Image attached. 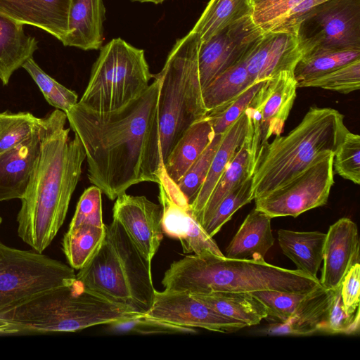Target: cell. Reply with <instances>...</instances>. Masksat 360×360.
<instances>
[{
	"label": "cell",
	"instance_id": "cell-1",
	"mask_svg": "<svg viewBox=\"0 0 360 360\" xmlns=\"http://www.w3.org/2000/svg\"><path fill=\"white\" fill-rule=\"evenodd\" d=\"M153 79L120 109L98 112L77 102L65 112L84 150L89 181L111 200L133 185L159 182V82Z\"/></svg>",
	"mask_w": 360,
	"mask_h": 360
},
{
	"label": "cell",
	"instance_id": "cell-2",
	"mask_svg": "<svg viewBox=\"0 0 360 360\" xmlns=\"http://www.w3.org/2000/svg\"><path fill=\"white\" fill-rule=\"evenodd\" d=\"M66 113L56 109L39 120L41 148L17 216L18 236L42 253L63 224L86 159L79 138L69 136Z\"/></svg>",
	"mask_w": 360,
	"mask_h": 360
},
{
	"label": "cell",
	"instance_id": "cell-3",
	"mask_svg": "<svg viewBox=\"0 0 360 360\" xmlns=\"http://www.w3.org/2000/svg\"><path fill=\"white\" fill-rule=\"evenodd\" d=\"M162 285L166 290L192 295L217 291L308 292L322 286L318 278L297 269L282 268L264 259H233L210 252L172 262Z\"/></svg>",
	"mask_w": 360,
	"mask_h": 360
},
{
	"label": "cell",
	"instance_id": "cell-4",
	"mask_svg": "<svg viewBox=\"0 0 360 360\" xmlns=\"http://www.w3.org/2000/svg\"><path fill=\"white\" fill-rule=\"evenodd\" d=\"M348 131L344 115L338 110L310 107L288 134L274 137L258 150L252 176L255 199L284 185L314 162L335 153Z\"/></svg>",
	"mask_w": 360,
	"mask_h": 360
},
{
	"label": "cell",
	"instance_id": "cell-5",
	"mask_svg": "<svg viewBox=\"0 0 360 360\" xmlns=\"http://www.w3.org/2000/svg\"><path fill=\"white\" fill-rule=\"evenodd\" d=\"M143 315L91 291L75 278L4 313L0 329L1 335L75 332Z\"/></svg>",
	"mask_w": 360,
	"mask_h": 360
},
{
	"label": "cell",
	"instance_id": "cell-6",
	"mask_svg": "<svg viewBox=\"0 0 360 360\" xmlns=\"http://www.w3.org/2000/svg\"><path fill=\"white\" fill-rule=\"evenodd\" d=\"M147 260L115 220L106 225L97 252L76 274L88 289L114 302L145 314L155 289Z\"/></svg>",
	"mask_w": 360,
	"mask_h": 360
},
{
	"label": "cell",
	"instance_id": "cell-7",
	"mask_svg": "<svg viewBox=\"0 0 360 360\" xmlns=\"http://www.w3.org/2000/svg\"><path fill=\"white\" fill-rule=\"evenodd\" d=\"M201 41L190 31L176 40L161 71L153 75L159 82L158 120L162 165L179 139L207 111L202 99L198 73Z\"/></svg>",
	"mask_w": 360,
	"mask_h": 360
},
{
	"label": "cell",
	"instance_id": "cell-8",
	"mask_svg": "<svg viewBox=\"0 0 360 360\" xmlns=\"http://www.w3.org/2000/svg\"><path fill=\"white\" fill-rule=\"evenodd\" d=\"M152 78L144 51L112 39L100 49L78 103L98 112L120 109L139 97Z\"/></svg>",
	"mask_w": 360,
	"mask_h": 360
},
{
	"label": "cell",
	"instance_id": "cell-9",
	"mask_svg": "<svg viewBox=\"0 0 360 360\" xmlns=\"http://www.w3.org/2000/svg\"><path fill=\"white\" fill-rule=\"evenodd\" d=\"M76 278L70 265L0 241V317L6 311ZM0 335L1 329H0Z\"/></svg>",
	"mask_w": 360,
	"mask_h": 360
},
{
	"label": "cell",
	"instance_id": "cell-10",
	"mask_svg": "<svg viewBox=\"0 0 360 360\" xmlns=\"http://www.w3.org/2000/svg\"><path fill=\"white\" fill-rule=\"evenodd\" d=\"M296 25L304 56L360 51V0H328L309 11Z\"/></svg>",
	"mask_w": 360,
	"mask_h": 360
},
{
	"label": "cell",
	"instance_id": "cell-11",
	"mask_svg": "<svg viewBox=\"0 0 360 360\" xmlns=\"http://www.w3.org/2000/svg\"><path fill=\"white\" fill-rule=\"evenodd\" d=\"M334 155L331 153L314 162L284 185L255 199V208L272 219L297 217L309 210L325 205L334 184Z\"/></svg>",
	"mask_w": 360,
	"mask_h": 360
},
{
	"label": "cell",
	"instance_id": "cell-12",
	"mask_svg": "<svg viewBox=\"0 0 360 360\" xmlns=\"http://www.w3.org/2000/svg\"><path fill=\"white\" fill-rule=\"evenodd\" d=\"M158 184V199L162 209L163 233L178 239L184 253L199 255L210 252L218 256H225L213 238L198 221L187 199L176 184L168 176L163 165Z\"/></svg>",
	"mask_w": 360,
	"mask_h": 360
},
{
	"label": "cell",
	"instance_id": "cell-13",
	"mask_svg": "<svg viewBox=\"0 0 360 360\" xmlns=\"http://www.w3.org/2000/svg\"><path fill=\"white\" fill-rule=\"evenodd\" d=\"M297 88L294 71L281 72L265 79L245 110L252 120L259 149L271 137L280 136L283 132Z\"/></svg>",
	"mask_w": 360,
	"mask_h": 360
},
{
	"label": "cell",
	"instance_id": "cell-14",
	"mask_svg": "<svg viewBox=\"0 0 360 360\" xmlns=\"http://www.w3.org/2000/svg\"><path fill=\"white\" fill-rule=\"evenodd\" d=\"M263 32L255 23L252 15H249L201 42L198 63L202 90L217 76L240 62Z\"/></svg>",
	"mask_w": 360,
	"mask_h": 360
},
{
	"label": "cell",
	"instance_id": "cell-15",
	"mask_svg": "<svg viewBox=\"0 0 360 360\" xmlns=\"http://www.w3.org/2000/svg\"><path fill=\"white\" fill-rule=\"evenodd\" d=\"M144 315L177 326L220 333H233L246 327L221 316L191 294L166 290H155L152 306Z\"/></svg>",
	"mask_w": 360,
	"mask_h": 360
},
{
	"label": "cell",
	"instance_id": "cell-16",
	"mask_svg": "<svg viewBox=\"0 0 360 360\" xmlns=\"http://www.w3.org/2000/svg\"><path fill=\"white\" fill-rule=\"evenodd\" d=\"M297 25L263 32L242 60L254 81L283 71H294L304 56Z\"/></svg>",
	"mask_w": 360,
	"mask_h": 360
},
{
	"label": "cell",
	"instance_id": "cell-17",
	"mask_svg": "<svg viewBox=\"0 0 360 360\" xmlns=\"http://www.w3.org/2000/svg\"><path fill=\"white\" fill-rule=\"evenodd\" d=\"M162 209L144 195L126 193L115 199L112 219L122 227L139 251L151 262L163 238Z\"/></svg>",
	"mask_w": 360,
	"mask_h": 360
},
{
	"label": "cell",
	"instance_id": "cell-18",
	"mask_svg": "<svg viewBox=\"0 0 360 360\" xmlns=\"http://www.w3.org/2000/svg\"><path fill=\"white\" fill-rule=\"evenodd\" d=\"M359 238L356 224L343 217L330 225L326 233L321 285L333 290L341 285L349 270L359 263Z\"/></svg>",
	"mask_w": 360,
	"mask_h": 360
},
{
	"label": "cell",
	"instance_id": "cell-19",
	"mask_svg": "<svg viewBox=\"0 0 360 360\" xmlns=\"http://www.w3.org/2000/svg\"><path fill=\"white\" fill-rule=\"evenodd\" d=\"M70 0H0V13L40 28L63 42L69 33Z\"/></svg>",
	"mask_w": 360,
	"mask_h": 360
},
{
	"label": "cell",
	"instance_id": "cell-20",
	"mask_svg": "<svg viewBox=\"0 0 360 360\" xmlns=\"http://www.w3.org/2000/svg\"><path fill=\"white\" fill-rule=\"evenodd\" d=\"M39 129L19 145L0 153V202L23 197L40 153Z\"/></svg>",
	"mask_w": 360,
	"mask_h": 360
},
{
	"label": "cell",
	"instance_id": "cell-21",
	"mask_svg": "<svg viewBox=\"0 0 360 360\" xmlns=\"http://www.w3.org/2000/svg\"><path fill=\"white\" fill-rule=\"evenodd\" d=\"M105 13L103 0H70L69 33L62 44L84 51L100 49L103 41Z\"/></svg>",
	"mask_w": 360,
	"mask_h": 360
},
{
	"label": "cell",
	"instance_id": "cell-22",
	"mask_svg": "<svg viewBox=\"0 0 360 360\" xmlns=\"http://www.w3.org/2000/svg\"><path fill=\"white\" fill-rule=\"evenodd\" d=\"M251 127V119L244 112L224 133L205 179L190 205L195 218L205 207L219 179L249 134Z\"/></svg>",
	"mask_w": 360,
	"mask_h": 360
},
{
	"label": "cell",
	"instance_id": "cell-23",
	"mask_svg": "<svg viewBox=\"0 0 360 360\" xmlns=\"http://www.w3.org/2000/svg\"><path fill=\"white\" fill-rule=\"evenodd\" d=\"M258 149L257 136L252 122L249 134L221 176L205 207L196 217V219L202 227L209 219L221 200L236 186L252 176Z\"/></svg>",
	"mask_w": 360,
	"mask_h": 360
},
{
	"label": "cell",
	"instance_id": "cell-24",
	"mask_svg": "<svg viewBox=\"0 0 360 360\" xmlns=\"http://www.w3.org/2000/svg\"><path fill=\"white\" fill-rule=\"evenodd\" d=\"M271 218L255 207L245 217L229 243L225 257L233 259H264L275 239Z\"/></svg>",
	"mask_w": 360,
	"mask_h": 360
},
{
	"label": "cell",
	"instance_id": "cell-25",
	"mask_svg": "<svg viewBox=\"0 0 360 360\" xmlns=\"http://www.w3.org/2000/svg\"><path fill=\"white\" fill-rule=\"evenodd\" d=\"M37 49L38 41L25 34L23 25L0 13V79L4 85Z\"/></svg>",
	"mask_w": 360,
	"mask_h": 360
},
{
	"label": "cell",
	"instance_id": "cell-26",
	"mask_svg": "<svg viewBox=\"0 0 360 360\" xmlns=\"http://www.w3.org/2000/svg\"><path fill=\"white\" fill-rule=\"evenodd\" d=\"M335 289L329 290L321 286L314 290L292 317L284 323L271 324L268 333L274 335H309L321 332Z\"/></svg>",
	"mask_w": 360,
	"mask_h": 360
},
{
	"label": "cell",
	"instance_id": "cell-27",
	"mask_svg": "<svg viewBox=\"0 0 360 360\" xmlns=\"http://www.w3.org/2000/svg\"><path fill=\"white\" fill-rule=\"evenodd\" d=\"M214 136L212 124L206 116L192 124L176 142L163 164L168 176L176 184Z\"/></svg>",
	"mask_w": 360,
	"mask_h": 360
},
{
	"label": "cell",
	"instance_id": "cell-28",
	"mask_svg": "<svg viewBox=\"0 0 360 360\" xmlns=\"http://www.w3.org/2000/svg\"><path fill=\"white\" fill-rule=\"evenodd\" d=\"M326 233L321 231H278V241L284 255L292 260L297 269L317 278L323 262Z\"/></svg>",
	"mask_w": 360,
	"mask_h": 360
},
{
	"label": "cell",
	"instance_id": "cell-29",
	"mask_svg": "<svg viewBox=\"0 0 360 360\" xmlns=\"http://www.w3.org/2000/svg\"><path fill=\"white\" fill-rule=\"evenodd\" d=\"M193 295L221 316L246 327L257 325L267 316L265 307L250 292L217 291Z\"/></svg>",
	"mask_w": 360,
	"mask_h": 360
},
{
	"label": "cell",
	"instance_id": "cell-30",
	"mask_svg": "<svg viewBox=\"0 0 360 360\" xmlns=\"http://www.w3.org/2000/svg\"><path fill=\"white\" fill-rule=\"evenodd\" d=\"M253 8L251 0H210L191 31L205 42L224 28L252 15Z\"/></svg>",
	"mask_w": 360,
	"mask_h": 360
},
{
	"label": "cell",
	"instance_id": "cell-31",
	"mask_svg": "<svg viewBox=\"0 0 360 360\" xmlns=\"http://www.w3.org/2000/svg\"><path fill=\"white\" fill-rule=\"evenodd\" d=\"M328 0H274L254 5L252 18L264 32L291 27L314 7Z\"/></svg>",
	"mask_w": 360,
	"mask_h": 360
},
{
	"label": "cell",
	"instance_id": "cell-32",
	"mask_svg": "<svg viewBox=\"0 0 360 360\" xmlns=\"http://www.w3.org/2000/svg\"><path fill=\"white\" fill-rule=\"evenodd\" d=\"M106 231L104 223L70 224L62 246L69 265L76 270L84 267L101 246Z\"/></svg>",
	"mask_w": 360,
	"mask_h": 360
},
{
	"label": "cell",
	"instance_id": "cell-33",
	"mask_svg": "<svg viewBox=\"0 0 360 360\" xmlns=\"http://www.w3.org/2000/svg\"><path fill=\"white\" fill-rule=\"evenodd\" d=\"M255 82L242 60L225 70L202 91L207 114L229 104Z\"/></svg>",
	"mask_w": 360,
	"mask_h": 360
},
{
	"label": "cell",
	"instance_id": "cell-34",
	"mask_svg": "<svg viewBox=\"0 0 360 360\" xmlns=\"http://www.w3.org/2000/svg\"><path fill=\"white\" fill-rule=\"evenodd\" d=\"M357 58H360V51H323L304 55L295 68V78L297 84L310 80Z\"/></svg>",
	"mask_w": 360,
	"mask_h": 360
},
{
	"label": "cell",
	"instance_id": "cell-35",
	"mask_svg": "<svg viewBox=\"0 0 360 360\" xmlns=\"http://www.w3.org/2000/svg\"><path fill=\"white\" fill-rule=\"evenodd\" d=\"M254 199L251 176L236 186L221 200L202 228L213 238L238 210Z\"/></svg>",
	"mask_w": 360,
	"mask_h": 360
},
{
	"label": "cell",
	"instance_id": "cell-36",
	"mask_svg": "<svg viewBox=\"0 0 360 360\" xmlns=\"http://www.w3.org/2000/svg\"><path fill=\"white\" fill-rule=\"evenodd\" d=\"M22 68L29 73L51 105L67 112L77 103V94L47 75L37 64L33 58L28 59Z\"/></svg>",
	"mask_w": 360,
	"mask_h": 360
},
{
	"label": "cell",
	"instance_id": "cell-37",
	"mask_svg": "<svg viewBox=\"0 0 360 360\" xmlns=\"http://www.w3.org/2000/svg\"><path fill=\"white\" fill-rule=\"evenodd\" d=\"M39 120L28 112L0 113V153L30 138L39 129Z\"/></svg>",
	"mask_w": 360,
	"mask_h": 360
},
{
	"label": "cell",
	"instance_id": "cell-38",
	"mask_svg": "<svg viewBox=\"0 0 360 360\" xmlns=\"http://www.w3.org/2000/svg\"><path fill=\"white\" fill-rule=\"evenodd\" d=\"M297 87H319L341 94L360 89V58L314 79L297 84Z\"/></svg>",
	"mask_w": 360,
	"mask_h": 360
},
{
	"label": "cell",
	"instance_id": "cell-39",
	"mask_svg": "<svg viewBox=\"0 0 360 360\" xmlns=\"http://www.w3.org/2000/svg\"><path fill=\"white\" fill-rule=\"evenodd\" d=\"M312 291L288 292L261 290L250 293L265 307L267 311L266 319H270L276 323H281L287 321L293 316L298 307Z\"/></svg>",
	"mask_w": 360,
	"mask_h": 360
},
{
	"label": "cell",
	"instance_id": "cell-40",
	"mask_svg": "<svg viewBox=\"0 0 360 360\" xmlns=\"http://www.w3.org/2000/svg\"><path fill=\"white\" fill-rule=\"evenodd\" d=\"M224 134H214L210 144L189 167L176 185L187 199L192 203L207 174L212 159L220 145Z\"/></svg>",
	"mask_w": 360,
	"mask_h": 360
},
{
	"label": "cell",
	"instance_id": "cell-41",
	"mask_svg": "<svg viewBox=\"0 0 360 360\" xmlns=\"http://www.w3.org/2000/svg\"><path fill=\"white\" fill-rule=\"evenodd\" d=\"M264 80L265 79L255 81L229 104L206 115L212 124L214 134H224L239 118L250 105Z\"/></svg>",
	"mask_w": 360,
	"mask_h": 360
},
{
	"label": "cell",
	"instance_id": "cell-42",
	"mask_svg": "<svg viewBox=\"0 0 360 360\" xmlns=\"http://www.w3.org/2000/svg\"><path fill=\"white\" fill-rule=\"evenodd\" d=\"M335 172L355 184H360V136L349 131L335 153Z\"/></svg>",
	"mask_w": 360,
	"mask_h": 360
},
{
	"label": "cell",
	"instance_id": "cell-43",
	"mask_svg": "<svg viewBox=\"0 0 360 360\" xmlns=\"http://www.w3.org/2000/svg\"><path fill=\"white\" fill-rule=\"evenodd\" d=\"M340 290L341 285L335 290L321 333L355 335L359 331V311L354 314L346 311Z\"/></svg>",
	"mask_w": 360,
	"mask_h": 360
},
{
	"label": "cell",
	"instance_id": "cell-44",
	"mask_svg": "<svg viewBox=\"0 0 360 360\" xmlns=\"http://www.w3.org/2000/svg\"><path fill=\"white\" fill-rule=\"evenodd\" d=\"M109 325L119 331L139 333H188L195 332L194 328L177 326L147 317L145 315L134 319L113 323Z\"/></svg>",
	"mask_w": 360,
	"mask_h": 360
},
{
	"label": "cell",
	"instance_id": "cell-45",
	"mask_svg": "<svg viewBox=\"0 0 360 360\" xmlns=\"http://www.w3.org/2000/svg\"><path fill=\"white\" fill-rule=\"evenodd\" d=\"M341 297L346 311H359L360 264H354L347 273L341 284Z\"/></svg>",
	"mask_w": 360,
	"mask_h": 360
},
{
	"label": "cell",
	"instance_id": "cell-46",
	"mask_svg": "<svg viewBox=\"0 0 360 360\" xmlns=\"http://www.w3.org/2000/svg\"><path fill=\"white\" fill-rule=\"evenodd\" d=\"M134 1H139L141 3H152L155 4H159L165 1V0H132Z\"/></svg>",
	"mask_w": 360,
	"mask_h": 360
},
{
	"label": "cell",
	"instance_id": "cell-47",
	"mask_svg": "<svg viewBox=\"0 0 360 360\" xmlns=\"http://www.w3.org/2000/svg\"><path fill=\"white\" fill-rule=\"evenodd\" d=\"M262 1V0H251L252 4V5H253V6H254L255 4H257V3L260 2V1Z\"/></svg>",
	"mask_w": 360,
	"mask_h": 360
},
{
	"label": "cell",
	"instance_id": "cell-48",
	"mask_svg": "<svg viewBox=\"0 0 360 360\" xmlns=\"http://www.w3.org/2000/svg\"><path fill=\"white\" fill-rule=\"evenodd\" d=\"M1 222H2V218L0 217V225H1Z\"/></svg>",
	"mask_w": 360,
	"mask_h": 360
},
{
	"label": "cell",
	"instance_id": "cell-49",
	"mask_svg": "<svg viewBox=\"0 0 360 360\" xmlns=\"http://www.w3.org/2000/svg\"><path fill=\"white\" fill-rule=\"evenodd\" d=\"M274 1V0H262V1ZM261 2V1H260Z\"/></svg>",
	"mask_w": 360,
	"mask_h": 360
}]
</instances>
